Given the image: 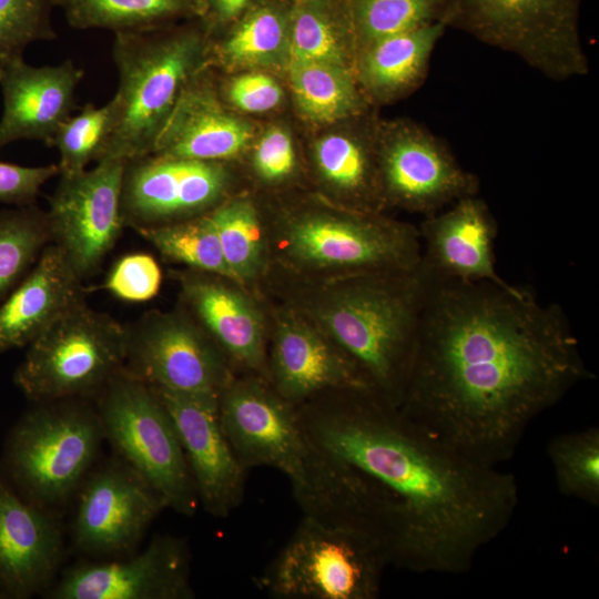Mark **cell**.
Segmentation results:
<instances>
[{"instance_id":"obj_14","label":"cell","mask_w":599,"mask_h":599,"mask_svg":"<svg viewBox=\"0 0 599 599\" xmlns=\"http://www.w3.org/2000/svg\"><path fill=\"white\" fill-rule=\"evenodd\" d=\"M234 176L224 162L148 154L125 162L121 214L138 230L209 213L231 195Z\"/></svg>"},{"instance_id":"obj_25","label":"cell","mask_w":599,"mask_h":599,"mask_svg":"<svg viewBox=\"0 0 599 599\" xmlns=\"http://www.w3.org/2000/svg\"><path fill=\"white\" fill-rule=\"evenodd\" d=\"M367 112L339 123L315 140L311 163L321 197L354 211L384 213L380 190L377 128Z\"/></svg>"},{"instance_id":"obj_23","label":"cell","mask_w":599,"mask_h":599,"mask_svg":"<svg viewBox=\"0 0 599 599\" xmlns=\"http://www.w3.org/2000/svg\"><path fill=\"white\" fill-rule=\"evenodd\" d=\"M62 556L54 517L18 495L0 475V590L13 598L44 593Z\"/></svg>"},{"instance_id":"obj_44","label":"cell","mask_w":599,"mask_h":599,"mask_svg":"<svg viewBox=\"0 0 599 599\" xmlns=\"http://www.w3.org/2000/svg\"><path fill=\"white\" fill-rule=\"evenodd\" d=\"M295 1V0H294Z\"/></svg>"},{"instance_id":"obj_32","label":"cell","mask_w":599,"mask_h":599,"mask_svg":"<svg viewBox=\"0 0 599 599\" xmlns=\"http://www.w3.org/2000/svg\"><path fill=\"white\" fill-rule=\"evenodd\" d=\"M70 27L115 33L165 27L200 19L202 0H55Z\"/></svg>"},{"instance_id":"obj_35","label":"cell","mask_w":599,"mask_h":599,"mask_svg":"<svg viewBox=\"0 0 599 599\" xmlns=\"http://www.w3.org/2000/svg\"><path fill=\"white\" fill-rule=\"evenodd\" d=\"M558 490L593 507L599 506V428L561 434L547 445Z\"/></svg>"},{"instance_id":"obj_22","label":"cell","mask_w":599,"mask_h":599,"mask_svg":"<svg viewBox=\"0 0 599 599\" xmlns=\"http://www.w3.org/2000/svg\"><path fill=\"white\" fill-rule=\"evenodd\" d=\"M422 264L434 276L460 282L511 283L495 267L498 226L488 204L475 195L427 215L418 226Z\"/></svg>"},{"instance_id":"obj_37","label":"cell","mask_w":599,"mask_h":599,"mask_svg":"<svg viewBox=\"0 0 599 599\" xmlns=\"http://www.w3.org/2000/svg\"><path fill=\"white\" fill-rule=\"evenodd\" d=\"M114 106L110 100L103 106L87 103L60 126L53 146L60 154L59 175H72L95 162L112 128Z\"/></svg>"},{"instance_id":"obj_5","label":"cell","mask_w":599,"mask_h":599,"mask_svg":"<svg viewBox=\"0 0 599 599\" xmlns=\"http://www.w3.org/2000/svg\"><path fill=\"white\" fill-rule=\"evenodd\" d=\"M263 216L266 277L321 280L422 263L418 226L384 213L345 209L318 196Z\"/></svg>"},{"instance_id":"obj_13","label":"cell","mask_w":599,"mask_h":599,"mask_svg":"<svg viewBox=\"0 0 599 599\" xmlns=\"http://www.w3.org/2000/svg\"><path fill=\"white\" fill-rule=\"evenodd\" d=\"M377 155L386 209L427 216L479 190L444 141L412 120L378 121Z\"/></svg>"},{"instance_id":"obj_10","label":"cell","mask_w":599,"mask_h":599,"mask_svg":"<svg viewBox=\"0 0 599 599\" xmlns=\"http://www.w3.org/2000/svg\"><path fill=\"white\" fill-rule=\"evenodd\" d=\"M126 329L78 304L27 347L14 384L32 402L95 397L124 368Z\"/></svg>"},{"instance_id":"obj_28","label":"cell","mask_w":599,"mask_h":599,"mask_svg":"<svg viewBox=\"0 0 599 599\" xmlns=\"http://www.w3.org/2000/svg\"><path fill=\"white\" fill-rule=\"evenodd\" d=\"M293 7L294 0H255L230 27L210 37L207 67L286 70Z\"/></svg>"},{"instance_id":"obj_20","label":"cell","mask_w":599,"mask_h":599,"mask_svg":"<svg viewBox=\"0 0 599 599\" xmlns=\"http://www.w3.org/2000/svg\"><path fill=\"white\" fill-rule=\"evenodd\" d=\"M152 388L172 417L200 505L211 516L229 517L243 502L247 469L222 428L220 396Z\"/></svg>"},{"instance_id":"obj_42","label":"cell","mask_w":599,"mask_h":599,"mask_svg":"<svg viewBox=\"0 0 599 599\" xmlns=\"http://www.w3.org/2000/svg\"><path fill=\"white\" fill-rule=\"evenodd\" d=\"M59 174L58 164L24 166L0 161V203L13 206L33 205L41 187Z\"/></svg>"},{"instance_id":"obj_19","label":"cell","mask_w":599,"mask_h":599,"mask_svg":"<svg viewBox=\"0 0 599 599\" xmlns=\"http://www.w3.org/2000/svg\"><path fill=\"white\" fill-rule=\"evenodd\" d=\"M44 595L50 599H193L191 552L184 539L158 535L132 558L68 569Z\"/></svg>"},{"instance_id":"obj_40","label":"cell","mask_w":599,"mask_h":599,"mask_svg":"<svg viewBox=\"0 0 599 599\" xmlns=\"http://www.w3.org/2000/svg\"><path fill=\"white\" fill-rule=\"evenodd\" d=\"M162 272L155 258L146 253L126 254L110 270L104 288L125 302H146L160 291Z\"/></svg>"},{"instance_id":"obj_26","label":"cell","mask_w":599,"mask_h":599,"mask_svg":"<svg viewBox=\"0 0 599 599\" xmlns=\"http://www.w3.org/2000/svg\"><path fill=\"white\" fill-rule=\"evenodd\" d=\"M83 280L48 244L22 281L0 302V353L26 347L85 301Z\"/></svg>"},{"instance_id":"obj_38","label":"cell","mask_w":599,"mask_h":599,"mask_svg":"<svg viewBox=\"0 0 599 599\" xmlns=\"http://www.w3.org/2000/svg\"><path fill=\"white\" fill-rule=\"evenodd\" d=\"M54 7L55 0H0V77L24 60L31 43L57 38L52 24Z\"/></svg>"},{"instance_id":"obj_8","label":"cell","mask_w":599,"mask_h":599,"mask_svg":"<svg viewBox=\"0 0 599 599\" xmlns=\"http://www.w3.org/2000/svg\"><path fill=\"white\" fill-rule=\"evenodd\" d=\"M582 0H447L440 21L509 52L544 77H586L589 60L579 17Z\"/></svg>"},{"instance_id":"obj_27","label":"cell","mask_w":599,"mask_h":599,"mask_svg":"<svg viewBox=\"0 0 599 599\" xmlns=\"http://www.w3.org/2000/svg\"><path fill=\"white\" fill-rule=\"evenodd\" d=\"M446 29L441 21H436L359 49L354 74L367 102L392 103L417 90Z\"/></svg>"},{"instance_id":"obj_3","label":"cell","mask_w":599,"mask_h":599,"mask_svg":"<svg viewBox=\"0 0 599 599\" xmlns=\"http://www.w3.org/2000/svg\"><path fill=\"white\" fill-rule=\"evenodd\" d=\"M429 275L412 268L321 280L266 277L260 287L312 321L399 407L418 341Z\"/></svg>"},{"instance_id":"obj_12","label":"cell","mask_w":599,"mask_h":599,"mask_svg":"<svg viewBox=\"0 0 599 599\" xmlns=\"http://www.w3.org/2000/svg\"><path fill=\"white\" fill-rule=\"evenodd\" d=\"M125 329L124 368L154 388L221 396L236 375L222 349L180 305L146 312Z\"/></svg>"},{"instance_id":"obj_33","label":"cell","mask_w":599,"mask_h":599,"mask_svg":"<svg viewBox=\"0 0 599 599\" xmlns=\"http://www.w3.org/2000/svg\"><path fill=\"white\" fill-rule=\"evenodd\" d=\"M51 243L47 211L35 204L0 211V302Z\"/></svg>"},{"instance_id":"obj_2","label":"cell","mask_w":599,"mask_h":599,"mask_svg":"<svg viewBox=\"0 0 599 599\" xmlns=\"http://www.w3.org/2000/svg\"><path fill=\"white\" fill-rule=\"evenodd\" d=\"M296 409L315 446L384 495L397 568L466 572L515 515L519 495L512 474L456 453L373 390H329Z\"/></svg>"},{"instance_id":"obj_4","label":"cell","mask_w":599,"mask_h":599,"mask_svg":"<svg viewBox=\"0 0 599 599\" xmlns=\"http://www.w3.org/2000/svg\"><path fill=\"white\" fill-rule=\"evenodd\" d=\"M219 414L245 469L266 466L283 473L303 516L331 525L367 517L370 489L364 476L315 446L296 406L266 378L236 374L221 393Z\"/></svg>"},{"instance_id":"obj_17","label":"cell","mask_w":599,"mask_h":599,"mask_svg":"<svg viewBox=\"0 0 599 599\" xmlns=\"http://www.w3.org/2000/svg\"><path fill=\"white\" fill-rule=\"evenodd\" d=\"M167 508L164 498L130 465L109 461L83 483L72 524L74 546L95 557L133 550Z\"/></svg>"},{"instance_id":"obj_39","label":"cell","mask_w":599,"mask_h":599,"mask_svg":"<svg viewBox=\"0 0 599 599\" xmlns=\"http://www.w3.org/2000/svg\"><path fill=\"white\" fill-rule=\"evenodd\" d=\"M252 146L251 166L261 184L278 187L294 179L297 155L291 133L285 128L268 126Z\"/></svg>"},{"instance_id":"obj_7","label":"cell","mask_w":599,"mask_h":599,"mask_svg":"<svg viewBox=\"0 0 599 599\" xmlns=\"http://www.w3.org/2000/svg\"><path fill=\"white\" fill-rule=\"evenodd\" d=\"M389 565L388 550L374 532L303 516L254 583L278 599H376Z\"/></svg>"},{"instance_id":"obj_31","label":"cell","mask_w":599,"mask_h":599,"mask_svg":"<svg viewBox=\"0 0 599 599\" xmlns=\"http://www.w3.org/2000/svg\"><path fill=\"white\" fill-rule=\"evenodd\" d=\"M288 84L301 115L321 125H336L368 111L354 71L329 63L291 62Z\"/></svg>"},{"instance_id":"obj_11","label":"cell","mask_w":599,"mask_h":599,"mask_svg":"<svg viewBox=\"0 0 599 599\" xmlns=\"http://www.w3.org/2000/svg\"><path fill=\"white\" fill-rule=\"evenodd\" d=\"M104 438L120 458L165 500L167 508L194 516L195 485L172 417L156 394L125 368L94 397Z\"/></svg>"},{"instance_id":"obj_41","label":"cell","mask_w":599,"mask_h":599,"mask_svg":"<svg viewBox=\"0 0 599 599\" xmlns=\"http://www.w3.org/2000/svg\"><path fill=\"white\" fill-rule=\"evenodd\" d=\"M224 100L244 113H266L280 106L284 91L264 70H245L230 78L222 89Z\"/></svg>"},{"instance_id":"obj_30","label":"cell","mask_w":599,"mask_h":599,"mask_svg":"<svg viewBox=\"0 0 599 599\" xmlns=\"http://www.w3.org/2000/svg\"><path fill=\"white\" fill-rule=\"evenodd\" d=\"M356 39L346 0H295L290 62H321L354 71Z\"/></svg>"},{"instance_id":"obj_43","label":"cell","mask_w":599,"mask_h":599,"mask_svg":"<svg viewBox=\"0 0 599 599\" xmlns=\"http://www.w3.org/2000/svg\"><path fill=\"white\" fill-rule=\"evenodd\" d=\"M255 0H202L200 18L210 37L230 27Z\"/></svg>"},{"instance_id":"obj_24","label":"cell","mask_w":599,"mask_h":599,"mask_svg":"<svg viewBox=\"0 0 599 599\" xmlns=\"http://www.w3.org/2000/svg\"><path fill=\"white\" fill-rule=\"evenodd\" d=\"M83 77L72 60L43 67L22 60L9 67L0 77V148L18 140L53 148L60 126L78 109L75 91Z\"/></svg>"},{"instance_id":"obj_9","label":"cell","mask_w":599,"mask_h":599,"mask_svg":"<svg viewBox=\"0 0 599 599\" xmlns=\"http://www.w3.org/2000/svg\"><path fill=\"white\" fill-rule=\"evenodd\" d=\"M84 398L35 403L14 426L4 468L24 498L42 507L64 501L83 481L104 438Z\"/></svg>"},{"instance_id":"obj_29","label":"cell","mask_w":599,"mask_h":599,"mask_svg":"<svg viewBox=\"0 0 599 599\" xmlns=\"http://www.w3.org/2000/svg\"><path fill=\"white\" fill-rule=\"evenodd\" d=\"M209 215L233 280L258 294L270 270L263 212L252 197L231 194Z\"/></svg>"},{"instance_id":"obj_18","label":"cell","mask_w":599,"mask_h":599,"mask_svg":"<svg viewBox=\"0 0 599 599\" xmlns=\"http://www.w3.org/2000/svg\"><path fill=\"white\" fill-rule=\"evenodd\" d=\"M171 273L179 285V305L222 349L235 373L266 378L268 316L262 296L223 275L185 267Z\"/></svg>"},{"instance_id":"obj_16","label":"cell","mask_w":599,"mask_h":599,"mask_svg":"<svg viewBox=\"0 0 599 599\" xmlns=\"http://www.w3.org/2000/svg\"><path fill=\"white\" fill-rule=\"evenodd\" d=\"M264 303L266 378L285 400L298 406L329 390H372L354 362L312 321L283 302Z\"/></svg>"},{"instance_id":"obj_36","label":"cell","mask_w":599,"mask_h":599,"mask_svg":"<svg viewBox=\"0 0 599 599\" xmlns=\"http://www.w3.org/2000/svg\"><path fill=\"white\" fill-rule=\"evenodd\" d=\"M357 51L375 41L440 21L447 0H346Z\"/></svg>"},{"instance_id":"obj_1","label":"cell","mask_w":599,"mask_h":599,"mask_svg":"<svg viewBox=\"0 0 599 599\" xmlns=\"http://www.w3.org/2000/svg\"><path fill=\"white\" fill-rule=\"evenodd\" d=\"M428 275L399 408L445 446L497 467L539 415L593 374L558 304L514 284Z\"/></svg>"},{"instance_id":"obj_34","label":"cell","mask_w":599,"mask_h":599,"mask_svg":"<svg viewBox=\"0 0 599 599\" xmlns=\"http://www.w3.org/2000/svg\"><path fill=\"white\" fill-rule=\"evenodd\" d=\"M135 232L170 262L233 280L209 213L185 221L138 229Z\"/></svg>"},{"instance_id":"obj_21","label":"cell","mask_w":599,"mask_h":599,"mask_svg":"<svg viewBox=\"0 0 599 599\" xmlns=\"http://www.w3.org/2000/svg\"><path fill=\"white\" fill-rule=\"evenodd\" d=\"M255 126L221 99L205 67L182 90L153 154L227 163L254 142Z\"/></svg>"},{"instance_id":"obj_6","label":"cell","mask_w":599,"mask_h":599,"mask_svg":"<svg viewBox=\"0 0 599 599\" xmlns=\"http://www.w3.org/2000/svg\"><path fill=\"white\" fill-rule=\"evenodd\" d=\"M210 34L200 19L114 34V116L95 163L126 162L153 152L182 90L207 67Z\"/></svg>"},{"instance_id":"obj_15","label":"cell","mask_w":599,"mask_h":599,"mask_svg":"<svg viewBox=\"0 0 599 599\" xmlns=\"http://www.w3.org/2000/svg\"><path fill=\"white\" fill-rule=\"evenodd\" d=\"M125 162L103 161L59 175L47 211L51 244L84 281L93 276L125 229L121 187Z\"/></svg>"}]
</instances>
